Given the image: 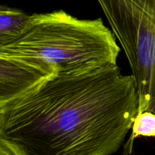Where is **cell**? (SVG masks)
Here are the masks:
<instances>
[{"label":"cell","mask_w":155,"mask_h":155,"mask_svg":"<svg viewBox=\"0 0 155 155\" xmlns=\"http://www.w3.org/2000/svg\"><path fill=\"white\" fill-rule=\"evenodd\" d=\"M138 112L117 65L58 74L0 105V155H112Z\"/></svg>","instance_id":"6da1fadb"},{"label":"cell","mask_w":155,"mask_h":155,"mask_svg":"<svg viewBox=\"0 0 155 155\" xmlns=\"http://www.w3.org/2000/svg\"><path fill=\"white\" fill-rule=\"evenodd\" d=\"M132 71L139 112L155 114V0L98 1Z\"/></svg>","instance_id":"3957f363"},{"label":"cell","mask_w":155,"mask_h":155,"mask_svg":"<svg viewBox=\"0 0 155 155\" xmlns=\"http://www.w3.org/2000/svg\"><path fill=\"white\" fill-rule=\"evenodd\" d=\"M30 16L19 9L1 5L0 45L18 36L30 22Z\"/></svg>","instance_id":"277c9868"},{"label":"cell","mask_w":155,"mask_h":155,"mask_svg":"<svg viewBox=\"0 0 155 155\" xmlns=\"http://www.w3.org/2000/svg\"><path fill=\"white\" fill-rule=\"evenodd\" d=\"M139 136L154 137L155 136V114L151 112H144L137 114L133 123L132 133L129 140L124 145V153L129 155L132 153L133 142Z\"/></svg>","instance_id":"5b68a950"},{"label":"cell","mask_w":155,"mask_h":155,"mask_svg":"<svg viewBox=\"0 0 155 155\" xmlns=\"http://www.w3.org/2000/svg\"><path fill=\"white\" fill-rule=\"evenodd\" d=\"M120 51L101 18L79 19L63 10L34 13L22 32L0 45V58L10 59L41 81L117 64Z\"/></svg>","instance_id":"7a4b0ae2"}]
</instances>
